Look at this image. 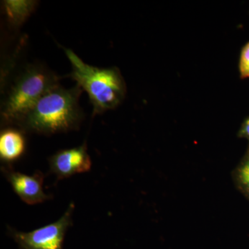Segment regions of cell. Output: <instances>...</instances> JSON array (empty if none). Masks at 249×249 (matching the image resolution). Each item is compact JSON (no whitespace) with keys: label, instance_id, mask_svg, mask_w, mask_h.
Segmentation results:
<instances>
[{"label":"cell","instance_id":"cell-5","mask_svg":"<svg viewBox=\"0 0 249 249\" xmlns=\"http://www.w3.org/2000/svg\"><path fill=\"white\" fill-rule=\"evenodd\" d=\"M1 170L15 193L26 204H40L50 199L51 196L43 191L45 175L40 171L28 175L15 171L9 164L1 167Z\"/></svg>","mask_w":249,"mask_h":249},{"label":"cell","instance_id":"cell-2","mask_svg":"<svg viewBox=\"0 0 249 249\" xmlns=\"http://www.w3.org/2000/svg\"><path fill=\"white\" fill-rule=\"evenodd\" d=\"M65 52L72 65L70 76L88 93L94 114L114 109L122 103L126 94V84L119 69L91 66L71 49H65Z\"/></svg>","mask_w":249,"mask_h":249},{"label":"cell","instance_id":"cell-3","mask_svg":"<svg viewBox=\"0 0 249 249\" xmlns=\"http://www.w3.org/2000/svg\"><path fill=\"white\" fill-rule=\"evenodd\" d=\"M58 77L40 65H29L19 72L10 87L1 117L8 124L20 122L46 93L58 84Z\"/></svg>","mask_w":249,"mask_h":249},{"label":"cell","instance_id":"cell-7","mask_svg":"<svg viewBox=\"0 0 249 249\" xmlns=\"http://www.w3.org/2000/svg\"><path fill=\"white\" fill-rule=\"evenodd\" d=\"M26 149V140L22 130L7 128L0 134V158L6 164L22 157Z\"/></svg>","mask_w":249,"mask_h":249},{"label":"cell","instance_id":"cell-4","mask_svg":"<svg viewBox=\"0 0 249 249\" xmlns=\"http://www.w3.org/2000/svg\"><path fill=\"white\" fill-rule=\"evenodd\" d=\"M74 204L70 205L65 214L56 222L33 231L19 232L10 229V233L19 249H62L65 235L72 224Z\"/></svg>","mask_w":249,"mask_h":249},{"label":"cell","instance_id":"cell-11","mask_svg":"<svg viewBox=\"0 0 249 249\" xmlns=\"http://www.w3.org/2000/svg\"><path fill=\"white\" fill-rule=\"evenodd\" d=\"M238 135L239 137L248 139L249 141V117L242 124Z\"/></svg>","mask_w":249,"mask_h":249},{"label":"cell","instance_id":"cell-6","mask_svg":"<svg viewBox=\"0 0 249 249\" xmlns=\"http://www.w3.org/2000/svg\"><path fill=\"white\" fill-rule=\"evenodd\" d=\"M49 163L51 173L55 175L57 181L76 174L87 173L92 165L86 142L78 147L56 152L49 159Z\"/></svg>","mask_w":249,"mask_h":249},{"label":"cell","instance_id":"cell-8","mask_svg":"<svg viewBox=\"0 0 249 249\" xmlns=\"http://www.w3.org/2000/svg\"><path fill=\"white\" fill-rule=\"evenodd\" d=\"M8 21L14 27H19L35 9L36 1L6 0L3 1Z\"/></svg>","mask_w":249,"mask_h":249},{"label":"cell","instance_id":"cell-9","mask_svg":"<svg viewBox=\"0 0 249 249\" xmlns=\"http://www.w3.org/2000/svg\"><path fill=\"white\" fill-rule=\"evenodd\" d=\"M239 71L242 79L249 78V42L244 46L241 51Z\"/></svg>","mask_w":249,"mask_h":249},{"label":"cell","instance_id":"cell-1","mask_svg":"<svg viewBox=\"0 0 249 249\" xmlns=\"http://www.w3.org/2000/svg\"><path fill=\"white\" fill-rule=\"evenodd\" d=\"M83 89L56 85L36 103L18 126L27 132L51 135L78 128L83 119L78 100Z\"/></svg>","mask_w":249,"mask_h":249},{"label":"cell","instance_id":"cell-10","mask_svg":"<svg viewBox=\"0 0 249 249\" xmlns=\"http://www.w3.org/2000/svg\"><path fill=\"white\" fill-rule=\"evenodd\" d=\"M239 178L242 186L249 194V152L239 170Z\"/></svg>","mask_w":249,"mask_h":249}]
</instances>
